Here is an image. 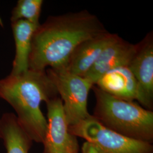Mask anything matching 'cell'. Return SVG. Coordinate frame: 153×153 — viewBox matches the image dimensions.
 I'll list each match as a JSON object with an SVG mask.
<instances>
[{
	"label": "cell",
	"mask_w": 153,
	"mask_h": 153,
	"mask_svg": "<svg viewBox=\"0 0 153 153\" xmlns=\"http://www.w3.org/2000/svg\"><path fill=\"white\" fill-rule=\"evenodd\" d=\"M43 4V0H19L11 12V22L23 20L39 26Z\"/></svg>",
	"instance_id": "cell-13"
},
{
	"label": "cell",
	"mask_w": 153,
	"mask_h": 153,
	"mask_svg": "<svg viewBox=\"0 0 153 153\" xmlns=\"http://www.w3.org/2000/svg\"><path fill=\"white\" fill-rule=\"evenodd\" d=\"M46 105L48 126L43 142L44 153H78L76 137L69 131L60 98L51 99Z\"/></svg>",
	"instance_id": "cell-6"
},
{
	"label": "cell",
	"mask_w": 153,
	"mask_h": 153,
	"mask_svg": "<svg viewBox=\"0 0 153 153\" xmlns=\"http://www.w3.org/2000/svg\"><path fill=\"white\" fill-rule=\"evenodd\" d=\"M137 49V44L131 43L119 37L104 49L92 68L83 76L93 85L107 72L121 66H128Z\"/></svg>",
	"instance_id": "cell-9"
},
{
	"label": "cell",
	"mask_w": 153,
	"mask_h": 153,
	"mask_svg": "<svg viewBox=\"0 0 153 153\" xmlns=\"http://www.w3.org/2000/svg\"><path fill=\"white\" fill-rule=\"evenodd\" d=\"M82 153H99L92 144L89 142H85L82 148Z\"/></svg>",
	"instance_id": "cell-14"
},
{
	"label": "cell",
	"mask_w": 153,
	"mask_h": 153,
	"mask_svg": "<svg viewBox=\"0 0 153 153\" xmlns=\"http://www.w3.org/2000/svg\"><path fill=\"white\" fill-rule=\"evenodd\" d=\"M95 85L116 98L131 102H141L138 83L128 66L117 68L107 72Z\"/></svg>",
	"instance_id": "cell-10"
},
{
	"label": "cell",
	"mask_w": 153,
	"mask_h": 153,
	"mask_svg": "<svg viewBox=\"0 0 153 153\" xmlns=\"http://www.w3.org/2000/svg\"><path fill=\"white\" fill-rule=\"evenodd\" d=\"M57 95L46 71L28 69L0 79V98L15 110L17 120L31 140L39 143H43L48 126L40 104Z\"/></svg>",
	"instance_id": "cell-2"
},
{
	"label": "cell",
	"mask_w": 153,
	"mask_h": 153,
	"mask_svg": "<svg viewBox=\"0 0 153 153\" xmlns=\"http://www.w3.org/2000/svg\"><path fill=\"white\" fill-rule=\"evenodd\" d=\"M119 37L117 33L107 31L84 41L73 51L64 68L71 73L83 77L104 49Z\"/></svg>",
	"instance_id": "cell-8"
},
{
	"label": "cell",
	"mask_w": 153,
	"mask_h": 153,
	"mask_svg": "<svg viewBox=\"0 0 153 153\" xmlns=\"http://www.w3.org/2000/svg\"><path fill=\"white\" fill-rule=\"evenodd\" d=\"M96 104L93 117L107 128L138 141L153 140V112L134 102L118 98L93 85Z\"/></svg>",
	"instance_id": "cell-3"
},
{
	"label": "cell",
	"mask_w": 153,
	"mask_h": 153,
	"mask_svg": "<svg viewBox=\"0 0 153 153\" xmlns=\"http://www.w3.org/2000/svg\"><path fill=\"white\" fill-rule=\"evenodd\" d=\"M45 71L60 96L69 126L91 116L88 112V101L94 85L85 78L71 73L64 68H49Z\"/></svg>",
	"instance_id": "cell-4"
},
{
	"label": "cell",
	"mask_w": 153,
	"mask_h": 153,
	"mask_svg": "<svg viewBox=\"0 0 153 153\" xmlns=\"http://www.w3.org/2000/svg\"><path fill=\"white\" fill-rule=\"evenodd\" d=\"M0 139L7 153H28L33 141L12 113H6L0 119Z\"/></svg>",
	"instance_id": "cell-12"
},
{
	"label": "cell",
	"mask_w": 153,
	"mask_h": 153,
	"mask_svg": "<svg viewBox=\"0 0 153 153\" xmlns=\"http://www.w3.org/2000/svg\"><path fill=\"white\" fill-rule=\"evenodd\" d=\"M72 135L85 139L99 153H152L151 143L123 136L105 127L91 115L69 126Z\"/></svg>",
	"instance_id": "cell-5"
},
{
	"label": "cell",
	"mask_w": 153,
	"mask_h": 153,
	"mask_svg": "<svg viewBox=\"0 0 153 153\" xmlns=\"http://www.w3.org/2000/svg\"><path fill=\"white\" fill-rule=\"evenodd\" d=\"M38 26L19 20L11 22L16 45V55L10 74H20L29 69V58L33 35Z\"/></svg>",
	"instance_id": "cell-11"
},
{
	"label": "cell",
	"mask_w": 153,
	"mask_h": 153,
	"mask_svg": "<svg viewBox=\"0 0 153 153\" xmlns=\"http://www.w3.org/2000/svg\"><path fill=\"white\" fill-rule=\"evenodd\" d=\"M138 83L141 103L152 111L153 102V33H148L137 44L136 51L128 66Z\"/></svg>",
	"instance_id": "cell-7"
},
{
	"label": "cell",
	"mask_w": 153,
	"mask_h": 153,
	"mask_svg": "<svg viewBox=\"0 0 153 153\" xmlns=\"http://www.w3.org/2000/svg\"><path fill=\"white\" fill-rule=\"evenodd\" d=\"M107 31L97 16L88 10L49 16L33 33L29 69L64 68L79 44Z\"/></svg>",
	"instance_id": "cell-1"
}]
</instances>
